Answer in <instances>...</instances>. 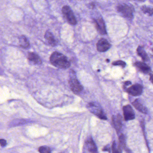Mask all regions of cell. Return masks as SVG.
Listing matches in <instances>:
<instances>
[{
  "mask_svg": "<svg viewBox=\"0 0 153 153\" xmlns=\"http://www.w3.org/2000/svg\"><path fill=\"white\" fill-rule=\"evenodd\" d=\"M50 62L53 65L60 69H66L71 66L67 57L58 52L53 53L50 57Z\"/></svg>",
  "mask_w": 153,
  "mask_h": 153,
  "instance_id": "1",
  "label": "cell"
},
{
  "mask_svg": "<svg viewBox=\"0 0 153 153\" xmlns=\"http://www.w3.org/2000/svg\"><path fill=\"white\" fill-rule=\"evenodd\" d=\"M69 84L72 91L75 94H79L83 89L82 86L77 78L76 73L73 70H71L70 73Z\"/></svg>",
  "mask_w": 153,
  "mask_h": 153,
  "instance_id": "2",
  "label": "cell"
},
{
  "mask_svg": "<svg viewBox=\"0 0 153 153\" xmlns=\"http://www.w3.org/2000/svg\"><path fill=\"white\" fill-rule=\"evenodd\" d=\"M117 10L123 17L128 19H132L134 18V9L133 7L126 4H120L117 6Z\"/></svg>",
  "mask_w": 153,
  "mask_h": 153,
  "instance_id": "3",
  "label": "cell"
},
{
  "mask_svg": "<svg viewBox=\"0 0 153 153\" xmlns=\"http://www.w3.org/2000/svg\"><path fill=\"white\" fill-rule=\"evenodd\" d=\"M62 13L65 19L70 25H75L77 21L72 10L69 6H65L62 8Z\"/></svg>",
  "mask_w": 153,
  "mask_h": 153,
  "instance_id": "4",
  "label": "cell"
},
{
  "mask_svg": "<svg viewBox=\"0 0 153 153\" xmlns=\"http://www.w3.org/2000/svg\"><path fill=\"white\" fill-rule=\"evenodd\" d=\"M88 106L90 111L97 116L100 119L103 120H107V116L104 114V112L103 111L101 107L98 104L92 102L89 103Z\"/></svg>",
  "mask_w": 153,
  "mask_h": 153,
  "instance_id": "5",
  "label": "cell"
},
{
  "mask_svg": "<svg viewBox=\"0 0 153 153\" xmlns=\"http://www.w3.org/2000/svg\"><path fill=\"white\" fill-rule=\"evenodd\" d=\"M143 87L139 84H136L126 89V92L133 96L141 95L143 92Z\"/></svg>",
  "mask_w": 153,
  "mask_h": 153,
  "instance_id": "6",
  "label": "cell"
},
{
  "mask_svg": "<svg viewBox=\"0 0 153 153\" xmlns=\"http://www.w3.org/2000/svg\"><path fill=\"white\" fill-rule=\"evenodd\" d=\"M123 116L125 121H131L135 118V114L132 107L129 105H124L123 108Z\"/></svg>",
  "mask_w": 153,
  "mask_h": 153,
  "instance_id": "7",
  "label": "cell"
},
{
  "mask_svg": "<svg viewBox=\"0 0 153 153\" xmlns=\"http://www.w3.org/2000/svg\"><path fill=\"white\" fill-rule=\"evenodd\" d=\"M111 47V45L105 39L102 38L97 43V49L100 52H105L108 51Z\"/></svg>",
  "mask_w": 153,
  "mask_h": 153,
  "instance_id": "8",
  "label": "cell"
},
{
  "mask_svg": "<svg viewBox=\"0 0 153 153\" xmlns=\"http://www.w3.org/2000/svg\"><path fill=\"white\" fill-rule=\"evenodd\" d=\"M94 22L97 30L99 34L101 35H105L107 34L105 24L102 18L94 19Z\"/></svg>",
  "mask_w": 153,
  "mask_h": 153,
  "instance_id": "9",
  "label": "cell"
},
{
  "mask_svg": "<svg viewBox=\"0 0 153 153\" xmlns=\"http://www.w3.org/2000/svg\"><path fill=\"white\" fill-rule=\"evenodd\" d=\"M134 65L137 68L139 71L146 74H149L151 73V68L145 63L141 62H136L134 64Z\"/></svg>",
  "mask_w": 153,
  "mask_h": 153,
  "instance_id": "10",
  "label": "cell"
},
{
  "mask_svg": "<svg viewBox=\"0 0 153 153\" xmlns=\"http://www.w3.org/2000/svg\"><path fill=\"white\" fill-rule=\"evenodd\" d=\"M112 122L115 130L117 132H119L122 127V117L121 115L118 114L115 115H113L112 117Z\"/></svg>",
  "mask_w": 153,
  "mask_h": 153,
  "instance_id": "11",
  "label": "cell"
},
{
  "mask_svg": "<svg viewBox=\"0 0 153 153\" xmlns=\"http://www.w3.org/2000/svg\"><path fill=\"white\" fill-rule=\"evenodd\" d=\"M45 38L48 44L54 47L57 45V40L55 39L53 34L49 31H47L45 35Z\"/></svg>",
  "mask_w": 153,
  "mask_h": 153,
  "instance_id": "12",
  "label": "cell"
},
{
  "mask_svg": "<svg viewBox=\"0 0 153 153\" xmlns=\"http://www.w3.org/2000/svg\"><path fill=\"white\" fill-rule=\"evenodd\" d=\"M132 104L134 107L138 111L143 114H147L148 112L147 109V108L142 104L141 102L138 99L134 101L132 103Z\"/></svg>",
  "mask_w": 153,
  "mask_h": 153,
  "instance_id": "13",
  "label": "cell"
},
{
  "mask_svg": "<svg viewBox=\"0 0 153 153\" xmlns=\"http://www.w3.org/2000/svg\"><path fill=\"white\" fill-rule=\"evenodd\" d=\"M28 60L34 64L40 65L42 64V61L40 57L38 54L30 52L28 54Z\"/></svg>",
  "mask_w": 153,
  "mask_h": 153,
  "instance_id": "14",
  "label": "cell"
},
{
  "mask_svg": "<svg viewBox=\"0 0 153 153\" xmlns=\"http://www.w3.org/2000/svg\"><path fill=\"white\" fill-rule=\"evenodd\" d=\"M136 52L138 56H140L144 62H148L149 60L148 55L145 51L144 48L141 46H138L136 49Z\"/></svg>",
  "mask_w": 153,
  "mask_h": 153,
  "instance_id": "15",
  "label": "cell"
},
{
  "mask_svg": "<svg viewBox=\"0 0 153 153\" xmlns=\"http://www.w3.org/2000/svg\"><path fill=\"white\" fill-rule=\"evenodd\" d=\"M86 145L88 150L91 153H97V147L91 138L88 139L86 141Z\"/></svg>",
  "mask_w": 153,
  "mask_h": 153,
  "instance_id": "16",
  "label": "cell"
},
{
  "mask_svg": "<svg viewBox=\"0 0 153 153\" xmlns=\"http://www.w3.org/2000/svg\"><path fill=\"white\" fill-rule=\"evenodd\" d=\"M19 42L20 46L23 49H27L30 46V43L25 36H21L19 38Z\"/></svg>",
  "mask_w": 153,
  "mask_h": 153,
  "instance_id": "17",
  "label": "cell"
},
{
  "mask_svg": "<svg viewBox=\"0 0 153 153\" xmlns=\"http://www.w3.org/2000/svg\"><path fill=\"white\" fill-rule=\"evenodd\" d=\"M141 10L144 14H148L149 16H152L153 14V8L143 6L141 7Z\"/></svg>",
  "mask_w": 153,
  "mask_h": 153,
  "instance_id": "18",
  "label": "cell"
},
{
  "mask_svg": "<svg viewBox=\"0 0 153 153\" xmlns=\"http://www.w3.org/2000/svg\"><path fill=\"white\" fill-rule=\"evenodd\" d=\"M112 150L113 153H121L122 149L120 146H118L115 141H114L112 143Z\"/></svg>",
  "mask_w": 153,
  "mask_h": 153,
  "instance_id": "19",
  "label": "cell"
},
{
  "mask_svg": "<svg viewBox=\"0 0 153 153\" xmlns=\"http://www.w3.org/2000/svg\"><path fill=\"white\" fill-rule=\"evenodd\" d=\"M119 146L121 147V148H124L125 147V144H126V141H125V138L123 134L120 135L119 136Z\"/></svg>",
  "mask_w": 153,
  "mask_h": 153,
  "instance_id": "20",
  "label": "cell"
},
{
  "mask_svg": "<svg viewBox=\"0 0 153 153\" xmlns=\"http://www.w3.org/2000/svg\"><path fill=\"white\" fill-rule=\"evenodd\" d=\"M112 65L113 66H121L122 68H125L126 66V64L125 62L122 60H117L114 61L112 63Z\"/></svg>",
  "mask_w": 153,
  "mask_h": 153,
  "instance_id": "21",
  "label": "cell"
},
{
  "mask_svg": "<svg viewBox=\"0 0 153 153\" xmlns=\"http://www.w3.org/2000/svg\"><path fill=\"white\" fill-rule=\"evenodd\" d=\"M40 153H51V149L48 147H41L39 148Z\"/></svg>",
  "mask_w": 153,
  "mask_h": 153,
  "instance_id": "22",
  "label": "cell"
},
{
  "mask_svg": "<svg viewBox=\"0 0 153 153\" xmlns=\"http://www.w3.org/2000/svg\"><path fill=\"white\" fill-rule=\"evenodd\" d=\"M132 84V82L131 81H125V82L123 83V86H124V89H125V87L126 86H128V85H131Z\"/></svg>",
  "mask_w": 153,
  "mask_h": 153,
  "instance_id": "23",
  "label": "cell"
},
{
  "mask_svg": "<svg viewBox=\"0 0 153 153\" xmlns=\"http://www.w3.org/2000/svg\"><path fill=\"white\" fill-rule=\"evenodd\" d=\"M103 151H108L109 152H110V147L109 145H107L104 147L102 149Z\"/></svg>",
  "mask_w": 153,
  "mask_h": 153,
  "instance_id": "24",
  "label": "cell"
},
{
  "mask_svg": "<svg viewBox=\"0 0 153 153\" xmlns=\"http://www.w3.org/2000/svg\"><path fill=\"white\" fill-rule=\"evenodd\" d=\"M0 143H1V145L2 147H5L6 145V141H5L4 139H1V141H0Z\"/></svg>",
  "mask_w": 153,
  "mask_h": 153,
  "instance_id": "25",
  "label": "cell"
},
{
  "mask_svg": "<svg viewBox=\"0 0 153 153\" xmlns=\"http://www.w3.org/2000/svg\"><path fill=\"white\" fill-rule=\"evenodd\" d=\"M149 80L151 81V83L153 84V74H150L149 77Z\"/></svg>",
  "mask_w": 153,
  "mask_h": 153,
  "instance_id": "26",
  "label": "cell"
},
{
  "mask_svg": "<svg viewBox=\"0 0 153 153\" xmlns=\"http://www.w3.org/2000/svg\"><path fill=\"white\" fill-rule=\"evenodd\" d=\"M107 61H107V62H109V60H108V59H107Z\"/></svg>",
  "mask_w": 153,
  "mask_h": 153,
  "instance_id": "27",
  "label": "cell"
},
{
  "mask_svg": "<svg viewBox=\"0 0 153 153\" xmlns=\"http://www.w3.org/2000/svg\"><path fill=\"white\" fill-rule=\"evenodd\" d=\"M152 51L153 52V49H152Z\"/></svg>",
  "mask_w": 153,
  "mask_h": 153,
  "instance_id": "28",
  "label": "cell"
}]
</instances>
